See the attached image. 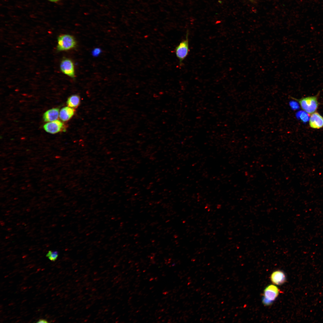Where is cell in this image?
<instances>
[{"label":"cell","mask_w":323,"mask_h":323,"mask_svg":"<svg viewBox=\"0 0 323 323\" xmlns=\"http://www.w3.org/2000/svg\"><path fill=\"white\" fill-rule=\"evenodd\" d=\"M100 50L99 48H96L94 50L92 53L93 55L96 56L98 55L100 53Z\"/></svg>","instance_id":"cell-13"},{"label":"cell","mask_w":323,"mask_h":323,"mask_svg":"<svg viewBox=\"0 0 323 323\" xmlns=\"http://www.w3.org/2000/svg\"><path fill=\"white\" fill-rule=\"evenodd\" d=\"M319 93L313 96H310L298 99L291 97L290 98L297 101L301 109L308 115H310L316 112L319 105L318 101Z\"/></svg>","instance_id":"cell-1"},{"label":"cell","mask_w":323,"mask_h":323,"mask_svg":"<svg viewBox=\"0 0 323 323\" xmlns=\"http://www.w3.org/2000/svg\"><path fill=\"white\" fill-rule=\"evenodd\" d=\"M63 127V123L58 120L47 123L43 126V128L46 132L52 134L61 131Z\"/></svg>","instance_id":"cell-7"},{"label":"cell","mask_w":323,"mask_h":323,"mask_svg":"<svg viewBox=\"0 0 323 323\" xmlns=\"http://www.w3.org/2000/svg\"><path fill=\"white\" fill-rule=\"evenodd\" d=\"M59 111L58 108H53L47 111L43 115L44 121L51 122L57 120L59 115Z\"/></svg>","instance_id":"cell-9"},{"label":"cell","mask_w":323,"mask_h":323,"mask_svg":"<svg viewBox=\"0 0 323 323\" xmlns=\"http://www.w3.org/2000/svg\"><path fill=\"white\" fill-rule=\"evenodd\" d=\"M37 322V323H48V321H47V320H45V319H39L38 321Z\"/></svg>","instance_id":"cell-14"},{"label":"cell","mask_w":323,"mask_h":323,"mask_svg":"<svg viewBox=\"0 0 323 323\" xmlns=\"http://www.w3.org/2000/svg\"><path fill=\"white\" fill-rule=\"evenodd\" d=\"M58 256V252L56 251H49L46 255V256L51 261H54L57 258Z\"/></svg>","instance_id":"cell-12"},{"label":"cell","mask_w":323,"mask_h":323,"mask_svg":"<svg viewBox=\"0 0 323 323\" xmlns=\"http://www.w3.org/2000/svg\"><path fill=\"white\" fill-rule=\"evenodd\" d=\"M74 113V110L73 108L66 106L61 109L59 116L62 121H66L69 120L72 117Z\"/></svg>","instance_id":"cell-10"},{"label":"cell","mask_w":323,"mask_h":323,"mask_svg":"<svg viewBox=\"0 0 323 323\" xmlns=\"http://www.w3.org/2000/svg\"><path fill=\"white\" fill-rule=\"evenodd\" d=\"M60 69L64 74L73 79L76 77L75 66L73 60L70 58H64L60 63Z\"/></svg>","instance_id":"cell-5"},{"label":"cell","mask_w":323,"mask_h":323,"mask_svg":"<svg viewBox=\"0 0 323 323\" xmlns=\"http://www.w3.org/2000/svg\"><path fill=\"white\" fill-rule=\"evenodd\" d=\"M80 103V97L77 95H74L69 97L67 100V104L69 107L73 108H76L79 105Z\"/></svg>","instance_id":"cell-11"},{"label":"cell","mask_w":323,"mask_h":323,"mask_svg":"<svg viewBox=\"0 0 323 323\" xmlns=\"http://www.w3.org/2000/svg\"><path fill=\"white\" fill-rule=\"evenodd\" d=\"M270 279L273 284L278 285L283 284L287 280L285 274L280 270H277L273 272L271 275Z\"/></svg>","instance_id":"cell-8"},{"label":"cell","mask_w":323,"mask_h":323,"mask_svg":"<svg viewBox=\"0 0 323 323\" xmlns=\"http://www.w3.org/2000/svg\"><path fill=\"white\" fill-rule=\"evenodd\" d=\"M57 50L59 51H67L75 48L76 40L74 36L68 34H62L57 37Z\"/></svg>","instance_id":"cell-2"},{"label":"cell","mask_w":323,"mask_h":323,"mask_svg":"<svg viewBox=\"0 0 323 323\" xmlns=\"http://www.w3.org/2000/svg\"><path fill=\"white\" fill-rule=\"evenodd\" d=\"M310 115L309 123L310 128L315 129L323 128V117L319 113L316 112Z\"/></svg>","instance_id":"cell-6"},{"label":"cell","mask_w":323,"mask_h":323,"mask_svg":"<svg viewBox=\"0 0 323 323\" xmlns=\"http://www.w3.org/2000/svg\"><path fill=\"white\" fill-rule=\"evenodd\" d=\"M48 0L50 1H51V2H57L59 0Z\"/></svg>","instance_id":"cell-15"},{"label":"cell","mask_w":323,"mask_h":323,"mask_svg":"<svg viewBox=\"0 0 323 323\" xmlns=\"http://www.w3.org/2000/svg\"><path fill=\"white\" fill-rule=\"evenodd\" d=\"M279 292L276 286L271 284L266 287L263 291L262 301L266 306L271 305L277 298Z\"/></svg>","instance_id":"cell-3"},{"label":"cell","mask_w":323,"mask_h":323,"mask_svg":"<svg viewBox=\"0 0 323 323\" xmlns=\"http://www.w3.org/2000/svg\"><path fill=\"white\" fill-rule=\"evenodd\" d=\"M189 51L188 33H187L185 39L181 41L175 49V54L180 66L182 65L183 62L188 55Z\"/></svg>","instance_id":"cell-4"}]
</instances>
